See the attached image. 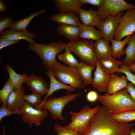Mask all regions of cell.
Listing matches in <instances>:
<instances>
[{
    "label": "cell",
    "mask_w": 135,
    "mask_h": 135,
    "mask_svg": "<svg viewBox=\"0 0 135 135\" xmlns=\"http://www.w3.org/2000/svg\"><path fill=\"white\" fill-rule=\"evenodd\" d=\"M78 26L79 38L96 41L102 38L100 31L96 30L93 26L86 25L80 23Z\"/></svg>",
    "instance_id": "cell-22"
},
{
    "label": "cell",
    "mask_w": 135,
    "mask_h": 135,
    "mask_svg": "<svg viewBox=\"0 0 135 135\" xmlns=\"http://www.w3.org/2000/svg\"><path fill=\"white\" fill-rule=\"evenodd\" d=\"M122 12L114 17H110L100 23L99 28L102 37L109 43L113 38L114 35L118 27L120 19L123 15Z\"/></svg>",
    "instance_id": "cell-11"
},
{
    "label": "cell",
    "mask_w": 135,
    "mask_h": 135,
    "mask_svg": "<svg viewBox=\"0 0 135 135\" xmlns=\"http://www.w3.org/2000/svg\"><path fill=\"white\" fill-rule=\"evenodd\" d=\"M6 68L9 76L8 79L15 89L20 88L22 86V84L24 83L28 76L27 74H18L9 64H7Z\"/></svg>",
    "instance_id": "cell-29"
},
{
    "label": "cell",
    "mask_w": 135,
    "mask_h": 135,
    "mask_svg": "<svg viewBox=\"0 0 135 135\" xmlns=\"http://www.w3.org/2000/svg\"><path fill=\"white\" fill-rule=\"evenodd\" d=\"M53 1L59 12H70L76 15L78 14L83 5L80 0H54Z\"/></svg>",
    "instance_id": "cell-15"
},
{
    "label": "cell",
    "mask_w": 135,
    "mask_h": 135,
    "mask_svg": "<svg viewBox=\"0 0 135 135\" xmlns=\"http://www.w3.org/2000/svg\"><path fill=\"white\" fill-rule=\"evenodd\" d=\"M0 39H8L14 40H24L30 44H33L36 42L34 38L36 37L33 32L27 31L26 30L22 31H17L10 30L6 29L0 34Z\"/></svg>",
    "instance_id": "cell-14"
},
{
    "label": "cell",
    "mask_w": 135,
    "mask_h": 135,
    "mask_svg": "<svg viewBox=\"0 0 135 135\" xmlns=\"http://www.w3.org/2000/svg\"><path fill=\"white\" fill-rule=\"evenodd\" d=\"M67 44L62 41L52 42L47 44L36 42L28 45L27 48L40 57L45 67L50 68L57 62L56 56L65 50Z\"/></svg>",
    "instance_id": "cell-3"
},
{
    "label": "cell",
    "mask_w": 135,
    "mask_h": 135,
    "mask_svg": "<svg viewBox=\"0 0 135 135\" xmlns=\"http://www.w3.org/2000/svg\"><path fill=\"white\" fill-rule=\"evenodd\" d=\"M110 74L111 78L105 95L114 94L125 88L128 84V80L126 76H118L114 74Z\"/></svg>",
    "instance_id": "cell-19"
},
{
    "label": "cell",
    "mask_w": 135,
    "mask_h": 135,
    "mask_svg": "<svg viewBox=\"0 0 135 135\" xmlns=\"http://www.w3.org/2000/svg\"><path fill=\"white\" fill-rule=\"evenodd\" d=\"M24 92V88L22 85L13 91L7 100L6 104L7 108L13 111L20 110L24 102L22 97Z\"/></svg>",
    "instance_id": "cell-18"
},
{
    "label": "cell",
    "mask_w": 135,
    "mask_h": 135,
    "mask_svg": "<svg viewBox=\"0 0 135 135\" xmlns=\"http://www.w3.org/2000/svg\"><path fill=\"white\" fill-rule=\"evenodd\" d=\"M78 14L80 20L83 24L99 28L101 21L98 16V10H94L91 8L88 10L81 8Z\"/></svg>",
    "instance_id": "cell-16"
},
{
    "label": "cell",
    "mask_w": 135,
    "mask_h": 135,
    "mask_svg": "<svg viewBox=\"0 0 135 135\" xmlns=\"http://www.w3.org/2000/svg\"><path fill=\"white\" fill-rule=\"evenodd\" d=\"M50 68L55 78L59 81L76 89L84 88L85 86L76 68L57 61Z\"/></svg>",
    "instance_id": "cell-4"
},
{
    "label": "cell",
    "mask_w": 135,
    "mask_h": 135,
    "mask_svg": "<svg viewBox=\"0 0 135 135\" xmlns=\"http://www.w3.org/2000/svg\"><path fill=\"white\" fill-rule=\"evenodd\" d=\"M132 8H135V6L132 3H128L123 0H104L98 10L100 20L102 21L109 17L116 16L123 11Z\"/></svg>",
    "instance_id": "cell-8"
},
{
    "label": "cell",
    "mask_w": 135,
    "mask_h": 135,
    "mask_svg": "<svg viewBox=\"0 0 135 135\" xmlns=\"http://www.w3.org/2000/svg\"><path fill=\"white\" fill-rule=\"evenodd\" d=\"M20 40H14L8 39H0V50L6 46L20 42Z\"/></svg>",
    "instance_id": "cell-38"
},
{
    "label": "cell",
    "mask_w": 135,
    "mask_h": 135,
    "mask_svg": "<svg viewBox=\"0 0 135 135\" xmlns=\"http://www.w3.org/2000/svg\"><path fill=\"white\" fill-rule=\"evenodd\" d=\"M6 10V6L2 0H0V12H4Z\"/></svg>",
    "instance_id": "cell-42"
},
{
    "label": "cell",
    "mask_w": 135,
    "mask_h": 135,
    "mask_svg": "<svg viewBox=\"0 0 135 135\" xmlns=\"http://www.w3.org/2000/svg\"><path fill=\"white\" fill-rule=\"evenodd\" d=\"M130 36H126L123 40H117L112 39L110 42L112 44V56L114 58H119L124 55V48L128 44L130 38Z\"/></svg>",
    "instance_id": "cell-27"
},
{
    "label": "cell",
    "mask_w": 135,
    "mask_h": 135,
    "mask_svg": "<svg viewBox=\"0 0 135 135\" xmlns=\"http://www.w3.org/2000/svg\"><path fill=\"white\" fill-rule=\"evenodd\" d=\"M41 96L39 94L32 93L28 95L24 94L22 98L24 101L28 102L32 106L36 108L43 102Z\"/></svg>",
    "instance_id": "cell-33"
},
{
    "label": "cell",
    "mask_w": 135,
    "mask_h": 135,
    "mask_svg": "<svg viewBox=\"0 0 135 135\" xmlns=\"http://www.w3.org/2000/svg\"><path fill=\"white\" fill-rule=\"evenodd\" d=\"M5 126H4L2 128L3 132H2V135H7L5 132Z\"/></svg>",
    "instance_id": "cell-45"
},
{
    "label": "cell",
    "mask_w": 135,
    "mask_h": 135,
    "mask_svg": "<svg viewBox=\"0 0 135 135\" xmlns=\"http://www.w3.org/2000/svg\"><path fill=\"white\" fill-rule=\"evenodd\" d=\"M22 114L20 110H12L7 108L6 104H2L0 108V122H2V119L5 117L16 114L21 116Z\"/></svg>",
    "instance_id": "cell-34"
},
{
    "label": "cell",
    "mask_w": 135,
    "mask_h": 135,
    "mask_svg": "<svg viewBox=\"0 0 135 135\" xmlns=\"http://www.w3.org/2000/svg\"><path fill=\"white\" fill-rule=\"evenodd\" d=\"M130 135H135V128H133L131 130Z\"/></svg>",
    "instance_id": "cell-44"
},
{
    "label": "cell",
    "mask_w": 135,
    "mask_h": 135,
    "mask_svg": "<svg viewBox=\"0 0 135 135\" xmlns=\"http://www.w3.org/2000/svg\"><path fill=\"white\" fill-rule=\"evenodd\" d=\"M45 12L44 9H42L39 11L32 13L28 16L22 19L14 21L10 27V29L17 31L26 30L28 24L34 17L44 13Z\"/></svg>",
    "instance_id": "cell-24"
},
{
    "label": "cell",
    "mask_w": 135,
    "mask_h": 135,
    "mask_svg": "<svg viewBox=\"0 0 135 135\" xmlns=\"http://www.w3.org/2000/svg\"><path fill=\"white\" fill-rule=\"evenodd\" d=\"M100 65L106 72L110 74L119 72V67L123 62L117 61L111 56L107 58L98 60Z\"/></svg>",
    "instance_id": "cell-26"
},
{
    "label": "cell",
    "mask_w": 135,
    "mask_h": 135,
    "mask_svg": "<svg viewBox=\"0 0 135 135\" xmlns=\"http://www.w3.org/2000/svg\"><path fill=\"white\" fill-rule=\"evenodd\" d=\"M92 40L79 39L67 44L72 52L76 55L81 62L88 65L96 67L97 59Z\"/></svg>",
    "instance_id": "cell-6"
},
{
    "label": "cell",
    "mask_w": 135,
    "mask_h": 135,
    "mask_svg": "<svg viewBox=\"0 0 135 135\" xmlns=\"http://www.w3.org/2000/svg\"><path fill=\"white\" fill-rule=\"evenodd\" d=\"M48 69L45 74L49 78L50 84L48 93L44 97L43 101H45L49 96L58 90H65L70 92L74 91L76 89L71 86L64 84L58 81L54 76L50 68Z\"/></svg>",
    "instance_id": "cell-17"
},
{
    "label": "cell",
    "mask_w": 135,
    "mask_h": 135,
    "mask_svg": "<svg viewBox=\"0 0 135 135\" xmlns=\"http://www.w3.org/2000/svg\"><path fill=\"white\" fill-rule=\"evenodd\" d=\"M98 95V94L96 91H90L86 95V99L88 102H94L97 100Z\"/></svg>",
    "instance_id": "cell-40"
},
{
    "label": "cell",
    "mask_w": 135,
    "mask_h": 135,
    "mask_svg": "<svg viewBox=\"0 0 135 135\" xmlns=\"http://www.w3.org/2000/svg\"><path fill=\"white\" fill-rule=\"evenodd\" d=\"M94 76L92 84V87L99 92H106L111 75L103 70L98 60L96 62Z\"/></svg>",
    "instance_id": "cell-12"
},
{
    "label": "cell",
    "mask_w": 135,
    "mask_h": 135,
    "mask_svg": "<svg viewBox=\"0 0 135 135\" xmlns=\"http://www.w3.org/2000/svg\"><path fill=\"white\" fill-rule=\"evenodd\" d=\"M85 86L92 84V70L96 67L92 66L80 62L76 68Z\"/></svg>",
    "instance_id": "cell-25"
},
{
    "label": "cell",
    "mask_w": 135,
    "mask_h": 135,
    "mask_svg": "<svg viewBox=\"0 0 135 135\" xmlns=\"http://www.w3.org/2000/svg\"><path fill=\"white\" fill-rule=\"evenodd\" d=\"M56 31L59 35H62L72 42L79 39V28L78 26L72 25L59 24L57 27Z\"/></svg>",
    "instance_id": "cell-23"
},
{
    "label": "cell",
    "mask_w": 135,
    "mask_h": 135,
    "mask_svg": "<svg viewBox=\"0 0 135 135\" xmlns=\"http://www.w3.org/2000/svg\"><path fill=\"white\" fill-rule=\"evenodd\" d=\"M80 95V94H70L68 92L66 95L58 98L50 97L46 99L36 108H42L49 111L52 119L66 121L62 115V110L68 104L75 100Z\"/></svg>",
    "instance_id": "cell-7"
},
{
    "label": "cell",
    "mask_w": 135,
    "mask_h": 135,
    "mask_svg": "<svg viewBox=\"0 0 135 135\" xmlns=\"http://www.w3.org/2000/svg\"><path fill=\"white\" fill-rule=\"evenodd\" d=\"M109 43L102 38L94 43L95 51L98 60H104L112 56V47Z\"/></svg>",
    "instance_id": "cell-21"
},
{
    "label": "cell",
    "mask_w": 135,
    "mask_h": 135,
    "mask_svg": "<svg viewBox=\"0 0 135 135\" xmlns=\"http://www.w3.org/2000/svg\"><path fill=\"white\" fill-rule=\"evenodd\" d=\"M110 118L118 122L130 123L135 120V109L124 111L116 114H111Z\"/></svg>",
    "instance_id": "cell-31"
},
{
    "label": "cell",
    "mask_w": 135,
    "mask_h": 135,
    "mask_svg": "<svg viewBox=\"0 0 135 135\" xmlns=\"http://www.w3.org/2000/svg\"><path fill=\"white\" fill-rule=\"evenodd\" d=\"M24 83L27 85L32 93L41 96L48 93L49 87L47 84L42 78L34 73L27 76Z\"/></svg>",
    "instance_id": "cell-13"
},
{
    "label": "cell",
    "mask_w": 135,
    "mask_h": 135,
    "mask_svg": "<svg viewBox=\"0 0 135 135\" xmlns=\"http://www.w3.org/2000/svg\"><path fill=\"white\" fill-rule=\"evenodd\" d=\"M111 114L106 106H99L88 129L82 135H130L134 123L118 122L111 118Z\"/></svg>",
    "instance_id": "cell-1"
},
{
    "label": "cell",
    "mask_w": 135,
    "mask_h": 135,
    "mask_svg": "<svg viewBox=\"0 0 135 135\" xmlns=\"http://www.w3.org/2000/svg\"><path fill=\"white\" fill-rule=\"evenodd\" d=\"M49 19L59 24H64L78 26L80 20L77 15L70 12H59L49 17Z\"/></svg>",
    "instance_id": "cell-20"
},
{
    "label": "cell",
    "mask_w": 135,
    "mask_h": 135,
    "mask_svg": "<svg viewBox=\"0 0 135 135\" xmlns=\"http://www.w3.org/2000/svg\"><path fill=\"white\" fill-rule=\"evenodd\" d=\"M20 110L22 112L20 116L22 122L27 124L30 128L32 127L34 125L37 127L40 126L41 122L48 115L46 110L42 108H36L25 101Z\"/></svg>",
    "instance_id": "cell-9"
},
{
    "label": "cell",
    "mask_w": 135,
    "mask_h": 135,
    "mask_svg": "<svg viewBox=\"0 0 135 135\" xmlns=\"http://www.w3.org/2000/svg\"><path fill=\"white\" fill-rule=\"evenodd\" d=\"M99 107V106H97L91 108L88 106H86L78 112L70 111L71 121L65 127L75 132L79 135L84 134L88 129L90 121Z\"/></svg>",
    "instance_id": "cell-5"
},
{
    "label": "cell",
    "mask_w": 135,
    "mask_h": 135,
    "mask_svg": "<svg viewBox=\"0 0 135 135\" xmlns=\"http://www.w3.org/2000/svg\"><path fill=\"white\" fill-rule=\"evenodd\" d=\"M13 17L12 15H8L0 19V33L7 28H10L14 22Z\"/></svg>",
    "instance_id": "cell-37"
},
{
    "label": "cell",
    "mask_w": 135,
    "mask_h": 135,
    "mask_svg": "<svg viewBox=\"0 0 135 135\" xmlns=\"http://www.w3.org/2000/svg\"><path fill=\"white\" fill-rule=\"evenodd\" d=\"M124 52L126 55L123 64L128 65L135 63V32L130 37Z\"/></svg>",
    "instance_id": "cell-28"
},
{
    "label": "cell",
    "mask_w": 135,
    "mask_h": 135,
    "mask_svg": "<svg viewBox=\"0 0 135 135\" xmlns=\"http://www.w3.org/2000/svg\"><path fill=\"white\" fill-rule=\"evenodd\" d=\"M120 68H119L118 73H123L125 74L128 81L135 85V74L130 71L127 65L122 63L120 65Z\"/></svg>",
    "instance_id": "cell-36"
},
{
    "label": "cell",
    "mask_w": 135,
    "mask_h": 135,
    "mask_svg": "<svg viewBox=\"0 0 135 135\" xmlns=\"http://www.w3.org/2000/svg\"><path fill=\"white\" fill-rule=\"evenodd\" d=\"M54 130L57 133V135H79L75 132L68 129L65 126H62L60 124H55Z\"/></svg>",
    "instance_id": "cell-35"
},
{
    "label": "cell",
    "mask_w": 135,
    "mask_h": 135,
    "mask_svg": "<svg viewBox=\"0 0 135 135\" xmlns=\"http://www.w3.org/2000/svg\"><path fill=\"white\" fill-rule=\"evenodd\" d=\"M57 57L59 60L66 65L73 68H76L80 62L72 54L67 45L64 52L58 55Z\"/></svg>",
    "instance_id": "cell-30"
},
{
    "label": "cell",
    "mask_w": 135,
    "mask_h": 135,
    "mask_svg": "<svg viewBox=\"0 0 135 135\" xmlns=\"http://www.w3.org/2000/svg\"><path fill=\"white\" fill-rule=\"evenodd\" d=\"M82 4H89L93 6L100 7L103 4L104 0H80Z\"/></svg>",
    "instance_id": "cell-39"
},
{
    "label": "cell",
    "mask_w": 135,
    "mask_h": 135,
    "mask_svg": "<svg viewBox=\"0 0 135 135\" xmlns=\"http://www.w3.org/2000/svg\"><path fill=\"white\" fill-rule=\"evenodd\" d=\"M97 100L106 107L112 114H116L124 111L135 109V102L126 88L110 95L98 94Z\"/></svg>",
    "instance_id": "cell-2"
},
{
    "label": "cell",
    "mask_w": 135,
    "mask_h": 135,
    "mask_svg": "<svg viewBox=\"0 0 135 135\" xmlns=\"http://www.w3.org/2000/svg\"><path fill=\"white\" fill-rule=\"evenodd\" d=\"M125 88L132 99L135 102V88L134 84L132 83H128Z\"/></svg>",
    "instance_id": "cell-41"
},
{
    "label": "cell",
    "mask_w": 135,
    "mask_h": 135,
    "mask_svg": "<svg viewBox=\"0 0 135 135\" xmlns=\"http://www.w3.org/2000/svg\"><path fill=\"white\" fill-rule=\"evenodd\" d=\"M14 87L8 79L0 91V104H6L8 98L11 93L14 90Z\"/></svg>",
    "instance_id": "cell-32"
},
{
    "label": "cell",
    "mask_w": 135,
    "mask_h": 135,
    "mask_svg": "<svg viewBox=\"0 0 135 135\" xmlns=\"http://www.w3.org/2000/svg\"><path fill=\"white\" fill-rule=\"evenodd\" d=\"M127 66L130 71L135 74V63Z\"/></svg>",
    "instance_id": "cell-43"
},
{
    "label": "cell",
    "mask_w": 135,
    "mask_h": 135,
    "mask_svg": "<svg viewBox=\"0 0 135 135\" xmlns=\"http://www.w3.org/2000/svg\"><path fill=\"white\" fill-rule=\"evenodd\" d=\"M135 32V8L126 10L122 16L113 38L121 40Z\"/></svg>",
    "instance_id": "cell-10"
}]
</instances>
